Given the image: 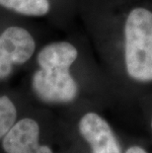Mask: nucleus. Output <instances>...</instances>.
<instances>
[{
	"label": "nucleus",
	"mask_w": 152,
	"mask_h": 153,
	"mask_svg": "<svg viewBox=\"0 0 152 153\" xmlns=\"http://www.w3.org/2000/svg\"><path fill=\"white\" fill-rule=\"evenodd\" d=\"M78 51L72 44L56 42L46 45L37 56L40 68L33 75L32 87L46 103L64 104L76 98L78 86L70 73Z\"/></svg>",
	"instance_id": "nucleus-1"
},
{
	"label": "nucleus",
	"mask_w": 152,
	"mask_h": 153,
	"mask_svg": "<svg viewBox=\"0 0 152 153\" xmlns=\"http://www.w3.org/2000/svg\"><path fill=\"white\" fill-rule=\"evenodd\" d=\"M125 63L131 79L152 81V12L146 8L132 9L125 21Z\"/></svg>",
	"instance_id": "nucleus-2"
},
{
	"label": "nucleus",
	"mask_w": 152,
	"mask_h": 153,
	"mask_svg": "<svg viewBox=\"0 0 152 153\" xmlns=\"http://www.w3.org/2000/svg\"><path fill=\"white\" fill-rule=\"evenodd\" d=\"M36 44L27 30L7 28L0 36V79L11 73L13 65L23 64L34 54Z\"/></svg>",
	"instance_id": "nucleus-3"
},
{
	"label": "nucleus",
	"mask_w": 152,
	"mask_h": 153,
	"mask_svg": "<svg viewBox=\"0 0 152 153\" xmlns=\"http://www.w3.org/2000/svg\"><path fill=\"white\" fill-rule=\"evenodd\" d=\"M79 131L90 144L92 153H122L111 126L96 113H87L79 122Z\"/></svg>",
	"instance_id": "nucleus-4"
},
{
	"label": "nucleus",
	"mask_w": 152,
	"mask_h": 153,
	"mask_svg": "<svg viewBox=\"0 0 152 153\" xmlns=\"http://www.w3.org/2000/svg\"><path fill=\"white\" fill-rule=\"evenodd\" d=\"M40 128L33 119L26 118L14 123L3 136L6 153H33L39 148Z\"/></svg>",
	"instance_id": "nucleus-5"
},
{
	"label": "nucleus",
	"mask_w": 152,
	"mask_h": 153,
	"mask_svg": "<svg viewBox=\"0 0 152 153\" xmlns=\"http://www.w3.org/2000/svg\"><path fill=\"white\" fill-rule=\"evenodd\" d=\"M0 6L26 16H44L48 13V0H0Z\"/></svg>",
	"instance_id": "nucleus-6"
},
{
	"label": "nucleus",
	"mask_w": 152,
	"mask_h": 153,
	"mask_svg": "<svg viewBox=\"0 0 152 153\" xmlns=\"http://www.w3.org/2000/svg\"><path fill=\"white\" fill-rule=\"evenodd\" d=\"M17 111L13 102L6 96L0 97V138L6 134L15 123Z\"/></svg>",
	"instance_id": "nucleus-7"
},
{
	"label": "nucleus",
	"mask_w": 152,
	"mask_h": 153,
	"mask_svg": "<svg viewBox=\"0 0 152 153\" xmlns=\"http://www.w3.org/2000/svg\"><path fill=\"white\" fill-rule=\"evenodd\" d=\"M33 153H53V151L47 145H40L37 150H35Z\"/></svg>",
	"instance_id": "nucleus-8"
},
{
	"label": "nucleus",
	"mask_w": 152,
	"mask_h": 153,
	"mask_svg": "<svg viewBox=\"0 0 152 153\" xmlns=\"http://www.w3.org/2000/svg\"><path fill=\"white\" fill-rule=\"evenodd\" d=\"M125 153H147L143 148L139 147V146H132V147L128 148Z\"/></svg>",
	"instance_id": "nucleus-9"
},
{
	"label": "nucleus",
	"mask_w": 152,
	"mask_h": 153,
	"mask_svg": "<svg viewBox=\"0 0 152 153\" xmlns=\"http://www.w3.org/2000/svg\"><path fill=\"white\" fill-rule=\"evenodd\" d=\"M151 128H152V120H151Z\"/></svg>",
	"instance_id": "nucleus-10"
}]
</instances>
